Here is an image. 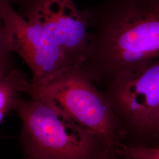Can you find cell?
<instances>
[{"mask_svg": "<svg viewBox=\"0 0 159 159\" xmlns=\"http://www.w3.org/2000/svg\"><path fill=\"white\" fill-rule=\"evenodd\" d=\"M89 46L77 68L104 86L159 58V0H104L87 8Z\"/></svg>", "mask_w": 159, "mask_h": 159, "instance_id": "6da1fadb", "label": "cell"}, {"mask_svg": "<svg viewBox=\"0 0 159 159\" xmlns=\"http://www.w3.org/2000/svg\"><path fill=\"white\" fill-rule=\"evenodd\" d=\"M14 110L21 119L20 140L31 159H102L111 151L98 137L51 105L20 97Z\"/></svg>", "mask_w": 159, "mask_h": 159, "instance_id": "7a4b0ae2", "label": "cell"}, {"mask_svg": "<svg viewBox=\"0 0 159 159\" xmlns=\"http://www.w3.org/2000/svg\"><path fill=\"white\" fill-rule=\"evenodd\" d=\"M28 93L95 134L113 152L122 143L119 123L110 103L77 68L68 70L45 84H30Z\"/></svg>", "mask_w": 159, "mask_h": 159, "instance_id": "3957f363", "label": "cell"}, {"mask_svg": "<svg viewBox=\"0 0 159 159\" xmlns=\"http://www.w3.org/2000/svg\"><path fill=\"white\" fill-rule=\"evenodd\" d=\"M0 47L23 58L33 74L31 85L45 84L73 68L46 32L16 11L9 0H0Z\"/></svg>", "mask_w": 159, "mask_h": 159, "instance_id": "277c9868", "label": "cell"}, {"mask_svg": "<svg viewBox=\"0 0 159 159\" xmlns=\"http://www.w3.org/2000/svg\"><path fill=\"white\" fill-rule=\"evenodd\" d=\"M19 7L18 13L43 29L58 46L73 68L85 61L89 46L90 16L73 0H9Z\"/></svg>", "mask_w": 159, "mask_h": 159, "instance_id": "5b68a950", "label": "cell"}, {"mask_svg": "<svg viewBox=\"0 0 159 159\" xmlns=\"http://www.w3.org/2000/svg\"><path fill=\"white\" fill-rule=\"evenodd\" d=\"M102 93L113 108L122 137L125 129L153 131L159 119V58L140 72L116 78Z\"/></svg>", "mask_w": 159, "mask_h": 159, "instance_id": "8992f818", "label": "cell"}, {"mask_svg": "<svg viewBox=\"0 0 159 159\" xmlns=\"http://www.w3.org/2000/svg\"><path fill=\"white\" fill-rule=\"evenodd\" d=\"M12 53L0 48V123L14 110L15 103L23 93H27L30 81L13 63Z\"/></svg>", "mask_w": 159, "mask_h": 159, "instance_id": "52a82bcc", "label": "cell"}, {"mask_svg": "<svg viewBox=\"0 0 159 159\" xmlns=\"http://www.w3.org/2000/svg\"><path fill=\"white\" fill-rule=\"evenodd\" d=\"M114 153L127 159H159V146H132L121 143Z\"/></svg>", "mask_w": 159, "mask_h": 159, "instance_id": "ba28073f", "label": "cell"}, {"mask_svg": "<svg viewBox=\"0 0 159 159\" xmlns=\"http://www.w3.org/2000/svg\"><path fill=\"white\" fill-rule=\"evenodd\" d=\"M102 159H127L124 158L123 157H121L117 154L114 153V152H111L110 153L106 154L104 157H103Z\"/></svg>", "mask_w": 159, "mask_h": 159, "instance_id": "9c48e42d", "label": "cell"}, {"mask_svg": "<svg viewBox=\"0 0 159 159\" xmlns=\"http://www.w3.org/2000/svg\"><path fill=\"white\" fill-rule=\"evenodd\" d=\"M153 131L154 132V133H157V134L159 135V119L158 120V121H157V123L156 124V125H155L154 127Z\"/></svg>", "mask_w": 159, "mask_h": 159, "instance_id": "30bf717a", "label": "cell"}, {"mask_svg": "<svg viewBox=\"0 0 159 159\" xmlns=\"http://www.w3.org/2000/svg\"><path fill=\"white\" fill-rule=\"evenodd\" d=\"M29 159H30V158H29Z\"/></svg>", "mask_w": 159, "mask_h": 159, "instance_id": "8fae6325", "label": "cell"}]
</instances>
